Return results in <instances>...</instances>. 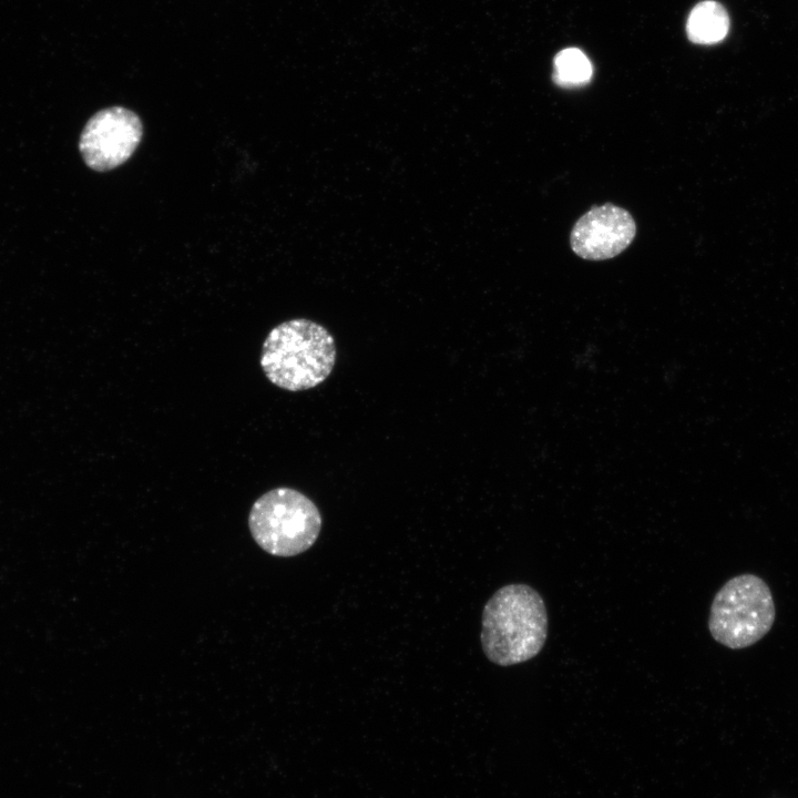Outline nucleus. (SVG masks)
<instances>
[{
  "instance_id": "1",
  "label": "nucleus",
  "mask_w": 798,
  "mask_h": 798,
  "mask_svg": "<svg viewBox=\"0 0 798 798\" xmlns=\"http://www.w3.org/2000/svg\"><path fill=\"white\" fill-rule=\"evenodd\" d=\"M548 628V612L541 594L526 584H508L484 605L482 648L497 665L520 664L542 651Z\"/></svg>"
},
{
  "instance_id": "2",
  "label": "nucleus",
  "mask_w": 798,
  "mask_h": 798,
  "mask_svg": "<svg viewBox=\"0 0 798 798\" xmlns=\"http://www.w3.org/2000/svg\"><path fill=\"white\" fill-rule=\"evenodd\" d=\"M336 362V345L321 325L295 318L274 327L264 340L260 367L275 386L300 391L320 385Z\"/></svg>"
},
{
  "instance_id": "3",
  "label": "nucleus",
  "mask_w": 798,
  "mask_h": 798,
  "mask_svg": "<svg viewBox=\"0 0 798 798\" xmlns=\"http://www.w3.org/2000/svg\"><path fill=\"white\" fill-rule=\"evenodd\" d=\"M248 525L255 542L276 556H294L317 540L321 515L317 505L293 488L279 487L253 504Z\"/></svg>"
},
{
  "instance_id": "4",
  "label": "nucleus",
  "mask_w": 798,
  "mask_h": 798,
  "mask_svg": "<svg viewBox=\"0 0 798 798\" xmlns=\"http://www.w3.org/2000/svg\"><path fill=\"white\" fill-rule=\"evenodd\" d=\"M775 615L766 582L754 574H741L727 581L716 593L708 628L716 642L739 649L763 638L771 628Z\"/></svg>"
},
{
  "instance_id": "5",
  "label": "nucleus",
  "mask_w": 798,
  "mask_h": 798,
  "mask_svg": "<svg viewBox=\"0 0 798 798\" xmlns=\"http://www.w3.org/2000/svg\"><path fill=\"white\" fill-rule=\"evenodd\" d=\"M143 125L136 113L123 106L96 112L85 124L79 149L85 164L98 172L125 163L139 146Z\"/></svg>"
},
{
  "instance_id": "6",
  "label": "nucleus",
  "mask_w": 798,
  "mask_h": 798,
  "mask_svg": "<svg viewBox=\"0 0 798 798\" xmlns=\"http://www.w3.org/2000/svg\"><path fill=\"white\" fill-rule=\"evenodd\" d=\"M636 224L626 209L611 203L592 207L574 224L570 244L587 260H604L621 254L633 242Z\"/></svg>"
},
{
  "instance_id": "7",
  "label": "nucleus",
  "mask_w": 798,
  "mask_h": 798,
  "mask_svg": "<svg viewBox=\"0 0 798 798\" xmlns=\"http://www.w3.org/2000/svg\"><path fill=\"white\" fill-rule=\"evenodd\" d=\"M729 31V17L717 1L705 0L690 11L686 22L688 39L697 44H715L723 41Z\"/></svg>"
},
{
  "instance_id": "8",
  "label": "nucleus",
  "mask_w": 798,
  "mask_h": 798,
  "mask_svg": "<svg viewBox=\"0 0 798 798\" xmlns=\"http://www.w3.org/2000/svg\"><path fill=\"white\" fill-rule=\"evenodd\" d=\"M593 74L591 61L577 48L560 51L554 58L553 81L563 88L581 86L590 82Z\"/></svg>"
}]
</instances>
